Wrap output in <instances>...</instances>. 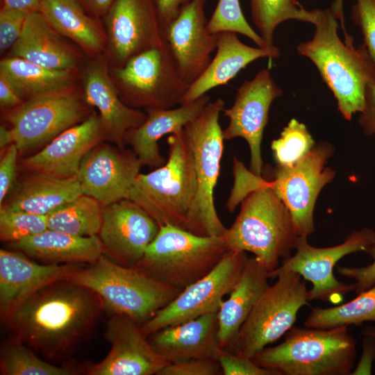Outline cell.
Segmentation results:
<instances>
[{
  "label": "cell",
  "instance_id": "obj_1",
  "mask_svg": "<svg viewBox=\"0 0 375 375\" xmlns=\"http://www.w3.org/2000/svg\"><path fill=\"white\" fill-rule=\"evenodd\" d=\"M100 297L69 279L52 282L26 299L6 322L11 338L44 358H64L90 333L102 311Z\"/></svg>",
  "mask_w": 375,
  "mask_h": 375
},
{
  "label": "cell",
  "instance_id": "obj_2",
  "mask_svg": "<svg viewBox=\"0 0 375 375\" xmlns=\"http://www.w3.org/2000/svg\"><path fill=\"white\" fill-rule=\"evenodd\" d=\"M315 10L313 37L300 43L297 51L314 63L337 100L338 110L350 121L364 110L366 86L375 83V65L362 44L356 48L351 36L344 42L340 38L338 19L330 8Z\"/></svg>",
  "mask_w": 375,
  "mask_h": 375
},
{
  "label": "cell",
  "instance_id": "obj_3",
  "mask_svg": "<svg viewBox=\"0 0 375 375\" xmlns=\"http://www.w3.org/2000/svg\"><path fill=\"white\" fill-rule=\"evenodd\" d=\"M79 265L67 279L93 290L111 314L126 315L140 326L182 291L137 267L122 265L103 253L94 262Z\"/></svg>",
  "mask_w": 375,
  "mask_h": 375
},
{
  "label": "cell",
  "instance_id": "obj_4",
  "mask_svg": "<svg viewBox=\"0 0 375 375\" xmlns=\"http://www.w3.org/2000/svg\"><path fill=\"white\" fill-rule=\"evenodd\" d=\"M222 237L228 250L251 252L267 272L290 257L299 238L286 206L265 187L242 199L238 215Z\"/></svg>",
  "mask_w": 375,
  "mask_h": 375
},
{
  "label": "cell",
  "instance_id": "obj_5",
  "mask_svg": "<svg viewBox=\"0 0 375 375\" xmlns=\"http://www.w3.org/2000/svg\"><path fill=\"white\" fill-rule=\"evenodd\" d=\"M357 343L347 326L290 328L280 344L265 347L251 358L281 375L351 374Z\"/></svg>",
  "mask_w": 375,
  "mask_h": 375
},
{
  "label": "cell",
  "instance_id": "obj_6",
  "mask_svg": "<svg viewBox=\"0 0 375 375\" xmlns=\"http://www.w3.org/2000/svg\"><path fill=\"white\" fill-rule=\"evenodd\" d=\"M168 158L161 167L139 174L127 199L136 203L159 225L187 231L197 190L194 157L183 128L169 135Z\"/></svg>",
  "mask_w": 375,
  "mask_h": 375
},
{
  "label": "cell",
  "instance_id": "obj_7",
  "mask_svg": "<svg viewBox=\"0 0 375 375\" xmlns=\"http://www.w3.org/2000/svg\"><path fill=\"white\" fill-rule=\"evenodd\" d=\"M227 251L222 236H201L166 224L160 226L135 267L183 290L210 272Z\"/></svg>",
  "mask_w": 375,
  "mask_h": 375
},
{
  "label": "cell",
  "instance_id": "obj_8",
  "mask_svg": "<svg viewBox=\"0 0 375 375\" xmlns=\"http://www.w3.org/2000/svg\"><path fill=\"white\" fill-rule=\"evenodd\" d=\"M224 101L209 102L183 128L194 157L197 190L188 220L187 231L201 236H222L226 228L216 211L214 191L220 173L224 150L219 124Z\"/></svg>",
  "mask_w": 375,
  "mask_h": 375
},
{
  "label": "cell",
  "instance_id": "obj_9",
  "mask_svg": "<svg viewBox=\"0 0 375 375\" xmlns=\"http://www.w3.org/2000/svg\"><path fill=\"white\" fill-rule=\"evenodd\" d=\"M81 84L24 101L3 111L19 153L42 149L66 129L81 122L93 111Z\"/></svg>",
  "mask_w": 375,
  "mask_h": 375
},
{
  "label": "cell",
  "instance_id": "obj_10",
  "mask_svg": "<svg viewBox=\"0 0 375 375\" xmlns=\"http://www.w3.org/2000/svg\"><path fill=\"white\" fill-rule=\"evenodd\" d=\"M118 94L135 108H172L188 88L165 41L135 56L119 67H109Z\"/></svg>",
  "mask_w": 375,
  "mask_h": 375
},
{
  "label": "cell",
  "instance_id": "obj_11",
  "mask_svg": "<svg viewBox=\"0 0 375 375\" xmlns=\"http://www.w3.org/2000/svg\"><path fill=\"white\" fill-rule=\"evenodd\" d=\"M262 293L242 326L233 351L252 358L292 328L301 308L308 304V290L302 276L281 271Z\"/></svg>",
  "mask_w": 375,
  "mask_h": 375
},
{
  "label": "cell",
  "instance_id": "obj_12",
  "mask_svg": "<svg viewBox=\"0 0 375 375\" xmlns=\"http://www.w3.org/2000/svg\"><path fill=\"white\" fill-rule=\"evenodd\" d=\"M334 149L321 142L299 162L291 167L276 165L270 179L262 176L256 179V189H272L286 206L298 236L308 237L315 231L313 211L322 188L331 183L335 172L325 167Z\"/></svg>",
  "mask_w": 375,
  "mask_h": 375
},
{
  "label": "cell",
  "instance_id": "obj_13",
  "mask_svg": "<svg viewBox=\"0 0 375 375\" xmlns=\"http://www.w3.org/2000/svg\"><path fill=\"white\" fill-rule=\"evenodd\" d=\"M249 257L244 251L228 250L208 274L183 289L168 305L158 310L141 330L145 336L167 326L217 312L238 281Z\"/></svg>",
  "mask_w": 375,
  "mask_h": 375
},
{
  "label": "cell",
  "instance_id": "obj_14",
  "mask_svg": "<svg viewBox=\"0 0 375 375\" xmlns=\"http://www.w3.org/2000/svg\"><path fill=\"white\" fill-rule=\"evenodd\" d=\"M375 240V231L363 228L349 234L336 246L317 248L310 245L307 237L299 236L293 256L285 259L281 267L267 272L269 278L281 271H291L312 284L308 299L335 302L355 290V284L348 285L336 278L333 269L344 256L357 251H367Z\"/></svg>",
  "mask_w": 375,
  "mask_h": 375
},
{
  "label": "cell",
  "instance_id": "obj_15",
  "mask_svg": "<svg viewBox=\"0 0 375 375\" xmlns=\"http://www.w3.org/2000/svg\"><path fill=\"white\" fill-rule=\"evenodd\" d=\"M103 18L109 67L165 42L154 0H114Z\"/></svg>",
  "mask_w": 375,
  "mask_h": 375
},
{
  "label": "cell",
  "instance_id": "obj_16",
  "mask_svg": "<svg viewBox=\"0 0 375 375\" xmlns=\"http://www.w3.org/2000/svg\"><path fill=\"white\" fill-rule=\"evenodd\" d=\"M283 94L268 69L258 72L251 81H244L238 89L233 106L224 108V116L229 119L223 130L224 140L242 138L247 142L251 153L250 171L262 176L263 162L261 143L269 118V110L274 99Z\"/></svg>",
  "mask_w": 375,
  "mask_h": 375
},
{
  "label": "cell",
  "instance_id": "obj_17",
  "mask_svg": "<svg viewBox=\"0 0 375 375\" xmlns=\"http://www.w3.org/2000/svg\"><path fill=\"white\" fill-rule=\"evenodd\" d=\"M206 1L191 0L162 31L178 72L188 86L204 72L217 49L218 33H211L207 27Z\"/></svg>",
  "mask_w": 375,
  "mask_h": 375
},
{
  "label": "cell",
  "instance_id": "obj_18",
  "mask_svg": "<svg viewBox=\"0 0 375 375\" xmlns=\"http://www.w3.org/2000/svg\"><path fill=\"white\" fill-rule=\"evenodd\" d=\"M159 229L139 206L123 199L103 206L98 237L105 255L122 265L135 267Z\"/></svg>",
  "mask_w": 375,
  "mask_h": 375
},
{
  "label": "cell",
  "instance_id": "obj_19",
  "mask_svg": "<svg viewBox=\"0 0 375 375\" xmlns=\"http://www.w3.org/2000/svg\"><path fill=\"white\" fill-rule=\"evenodd\" d=\"M142 167L133 151L102 142L84 157L77 176L83 194L104 206L128 199Z\"/></svg>",
  "mask_w": 375,
  "mask_h": 375
},
{
  "label": "cell",
  "instance_id": "obj_20",
  "mask_svg": "<svg viewBox=\"0 0 375 375\" xmlns=\"http://www.w3.org/2000/svg\"><path fill=\"white\" fill-rule=\"evenodd\" d=\"M104 141L100 117L93 110L83 121L62 132L41 149L22 158L18 170L59 178L75 176L86 154Z\"/></svg>",
  "mask_w": 375,
  "mask_h": 375
},
{
  "label": "cell",
  "instance_id": "obj_21",
  "mask_svg": "<svg viewBox=\"0 0 375 375\" xmlns=\"http://www.w3.org/2000/svg\"><path fill=\"white\" fill-rule=\"evenodd\" d=\"M105 337L110 351L88 369V375H158L168 364L153 349L140 325L126 315L111 314Z\"/></svg>",
  "mask_w": 375,
  "mask_h": 375
},
{
  "label": "cell",
  "instance_id": "obj_22",
  "mask_svg": "<svg viewBox=\"0 0 375 375\" xmlns=\"http://www.w3.org/2000/svg\"><path fill=\"white\" fill-rule=\"evenodd\" d=\"M81 84L87 103L99 111L106 140L124 149L126 133L140 126L147 113L122 101L105 55L88 59L81 69Z\"/></svg>",
  "mask_w": 375,
  "mask_h": 375
},
{
  "label": "cell",
  "instance_id": "obj_23",
  "mask_svg": "<svg viewBox=\"0 0 375 375\" xmlns=\"http://www.w3.org/2000/svg\"><path fill=\"white\" fill-rule=\"evenodd\" d=\"M81 264L47 265L34 262L17 250H0V312L3 322L29 297L45 285L67 279Z\"/></svg>",
  "mask_w": 375,
  "mask_h": 375
},
{
  "label": "cell",
  "instance_id": "obj_24",
  "mask_svg": "<svg viewBox=\"0 0 375 375\" xmlns=\"http://www.w3.org/2000/svg\"><path fill=\"white\" fill-rule=\"evenodd\" d=\"M7 56L55 70L81 69L89 58L57 32L40 12L28 13L20 37Z\"/></svg>",
  "mask_w": 375,
  "mask_h": 375
},
{
  "label": "cell",
  "instance_id": "obj_25",
  "mask_svg": "<svg viewBox=\"0 0 375 375\" xmlns=\"http://www.w3.org/2000/svg\"><path fill=\"white\" fill-rule=\"evenodd\" d=\"M209 102L210 97L205 94L176 108L147 109L146 119L126 133L124 143L131 145L142 167L153 169L161 167L166 161L160 152L158 144L160 139L181 131Z\"/></svg>",
  "mask_w": 375,
  "mask_h": 375
},
{
  "label": "cell",
  "instance_id": "obj_26",
  "mask_svg": "<svg viewBox=\"0 0 375 375\" xmlns=\"http://www.w3.org/2000/svg\"><path fill=\"white\" fill-rule=\"evenodd\" d=\"M217 312L161 328L148 335V341L168 363L188 358H214L219 347Z\"/></svg>",
  "mask_w": 375,
  "mask_h": 375
},
{
  "label": "cell",
  "instance_id": "obj_27",
  "mask_svg": "<svg viewBox=\"0 0 375 375\" xmlns=\"http://www.w3.org/2000/svg\"><path fill=\"white\" fill-rule=\"evenodd\" d=\"M216 50L214 58L204 72L188 87L180 105L195 101L209 90L227 84L254 60L262 58H278L267 49L244 44L236 33L230 31L218 33Z\"/></svg>",
  "mask_w": 375,
  "mask_h": 375
},
{
  "label": "cell",
  "instance_id": "obj_28",
  "mask_svg": "<svg viewBox=\"0 0 375 375\" xmlns=\"http://www.w3.org/2000/svg\"><path fill=\"white\" fill-rule=\"evenodd\" d=\"M267 272L256 258H249L229 297L218 312V346L233 352L239 331L269 286Z\"/></svg>",
  "mask_w": 375,
  "mask_h": 375
},
{
  "label": "cell",
  "instance_id": "obj_29",
  "mask_svg": "<svg viewBox=\"0 0 375 375\" xmlns=\"http://www.w3.org/2000/svg\"><path fill=\"white\" fill-rule=\"evenodd\" d=\"M15 181L1 207L47 215L83 194L76 176L59 178L39 173H24Z\"/></svg>",
  "mask_w": 375,
  "mask_h": 375
},
{
  "label": "cell",
  "instance_id": "obj_30",
  "mask_svg": "<svg viewBox=\"0 0 375 375\" xmlns=\"http://www.w3.org/2000/svg\"><path fill=\"white\" fill-rule=\"evenodd\" d=\"M40 12L57 32L89 58L105 55L107 37L104 24L90 15L78 0H42Z\"/></svg>",
  "mask_w": 375,
  "mask_h": 375
},
{
  "label": "cell",
  "instance_id": "obj_31",
  "mask_svg": "<svg viewBox=\"0 0 375 375\" xmlns=\"http://www.w3.org/2000/svg\"><path fill=\"white\" fill-rule=\"evenodd\" d=\"M9 246L47 265L90 264L103 253L98 235L76 236L49 228Z\"/></svg>",
  "mask_w": 375,
  "mask_h": 375
},
{
  "label": "cell",
  "instance_id": "obj_32",
  "mask_svg": "<svg viewBox=\"0 0 375 375\" xmlns=\"http://www.w3.org/2000/svg\"><path fill=\"white\" fill-rule=\"evenodd\" d=\"M81 69H51L8 56L0 61V76L12 87L24 101L80 84Z\"/></svg>",
  "mask_w": 375,
  "mask_h": 375
},
{
  "label": "cell",
  "instance_id": "obj_33",
  "mask_svg": "<svg viewBox=\"0 0 375 375\" xmlns=\"http://www.w3.org/2000/svg\"><path fill=\"white\" fill-rule=\"evenodd\" d=\"M103 208L97 199L82 194L47 215V227L76 236L98 235Z\"/></svg>",
  "mask_w": 375,
  "mask_h": 375
},
{
  "label": "cell",
  "instance_id": "obj_34",
  "mask_svg": "<svg viewBox=\"0 0 375 375\" xmlns=\"http://www.w3.org/2000/svg\"><path fill=\"white\" fill-rule=\"evenodd\" d=\"M253 22L260 33L266 47L279 56L274 44V32L282 22L297 19L314 24L316 10L308 11L297 0H250Z\"/></svg>",
  "mask_w": 375,
  "mask_h": 375
},
{
  "label": "cell",
  "instance_id": "obj_35",
  "mask_svg": "<svg viewBox=\"0 0 375 375\" xmlns=\"http://www.w3.org/2000/svg\"><path fill=\"white\" fill-rule=\"evenodd\" d=\"M366 322H375V285L345 303L327 308H312L303 325L326 329L360 325Z\"/></svg>",
  "mask_w": 375,
  "mask_h": 375
},
{
  "label": "cell",
  "instance_id": "obj_36",
  "mask_svg": "<svg viewBox=\"0 0 375 375\" xmlns=\"http://www.w3.org/2000/svg\"><path fill=\"white\" fill-rule=\"evenodd\" d=\"M81 372L70 365L57 366L47 362L33 349L12 338L1 350V375H76Z\"/></svg>",
  "mask_w": 375,
  "mask_h": 375
},
{
  "label": "cell",
  "instance_id": "obj_37",
  "mask_svg": "<svg viewBox=\"0 0 375 375\" xmlns=\"http://www.w3.org/2000/svg\"><path fill=\"white\" fill-rule=\"evenodd\" d=\"M315 145L306 126L292 118L278 139L271 144L276 165L291 167L303 158Z\"/></svg>",
  "mask_w": 375,
  "mask_h": 375
},
{
  "label": "cell",
  "instance_id": "obj_38",
  "mask_svg": "<svg viewBox=\"0 0 375 375\" xmlns=\"http://www.w3.org/2000/svg\"><path fill=\"white\" fill-rule=\"evenodd\" d=\"M207 27L211 33L230 31L244 35L258 47L267 49L261 36L246 20L239 0H218Z\"/></svg>",
  "mask_w": 375,
  "mask_h": 375
},
{
  "label": "cell",
  "instance_id": "obj_39",
  "mask_svg": "<svg viewBox=\"0 0 375 375\" xmlns=\"http://www.w3.org/2000/svg\"><path fill=\"white\" fill-rule=\"evenodd\" d=\"M48 229L47 216L24 210L0 208V240L8 244Z\"/></svg>",
  "mask_w": 375,
  "mask_h": 375
},
{
  "label": "cell",
  "instance_id": "obj_40",
  "mask_svg": "<svg viewBox=\"0 0 375 375\" xmlns=\"http://www.w3.org/2000/svg\"><path fill=\"white\" fill-rule=\"evenodd\" d=\"M214 358L219 362L224 375H281L276 370L258 365L250 357L219 347L215 351Z\"/></svg>",
  "mask_w": 375,
  "mask_h": 375
},
{
  "label": "cell",
  "instance_id": "obj_41",
  "mask_svg": "<svg viewBox=\"0 0 375 375\" xmlns=\"http://www.w3.org/2000/svg\"><path fill=\"white\" fill-rule=\"evenodd\" d=\"M351 19L363 36L364 46L375 65V0H356L352 8Z\"/></svg>",
  "mask_w": 375,
  "mask_h": 375
},
{
  "label": "cell",
  "instance_id": "obj_42",
  "mask_svg": "<svg viewBox=\"0 0 375 375\" xmlns=\"http://www.w3.org/2000/svg\"><path fill=\"white\" fill-rule=\"evenodd\" d=\"M29 12L2 6L0 10V52L8 51L20 37Z\"/></svg>",
  "mask_w": 375,
  "mask_h": 375
},
{
  "label": "cell",
  "instance_id": "obj_43",
  "mask_svg": "<svg viewBox=\"0 0 375 375\" xmlns=\"http://www.w3.org/2000/svg\"><path fill=\"white\" fill-rule=\"evenodd\" d=\"M223 374L214 358H188L169 362L158 375H219Z\"/></svg>",
  "mask_w": 375,
  "mask_h": 375
},
{
  "label": "cell",
  "instance_id": "obj_44",
  "mask_svg": "<svg viewBox=\"0 0 375 375\" xmlns=\"http://www.w3.org/2000/svg\"><path fill=\"white\" fill-rule=\"evenodd\" d=\"M0 159V206L11 191L18 170V149L15 143L1 149Z\"/></svg>",
  "mask_w": 375,
  "mask_h": 375
},
{
  "label": "cell",
  "instance_id": "obj_45",
  "mask_svg": "<svg viewBox=\"0 0 375 375\" xmlns=\"http://www.w3.org/2000/svg\"><path fill=\"white\" fill-rule=\"evenodd\" d=\"M373 259L365 267H338L340 274L356 281L355 291L359 294L375 285V240L366 251Z\"/></svg>",
  "mask_w": 375,
  "mask_h": 375
},
{
  "label": "cell",
  "instance_id": "obj_46",
  "mask_svg": "<svg viewBox=\"0 0 375 375\" xmlns=\"http://www.w3.org/2000/svg\"><path fill=\"white\" fill-rule=\"evenodd\" d=\"M365 105L360 112L358 123L366 135L375 134V83H369L365 88Z\"/></svg>",
  "mask_w": 375,
  "mask_h": 375
},
{
  "label": "cell",
  "instance_id": "obj_47",
  "mask_svg": "<svg viewBox=\"0 0 375 375\" xmlns=\"http://www.w3.org/2000/svg\"><path fill=\"white\" fill-rule=\"evenodd\" d=\"M191 0H154L160 24L163 29Z\"/></svg>",
  "mask_w": 375,
  "mask_h": 375
},
{
  "label": "cell",
  "instance_id": "obj_48",
  "mask_svg": "<svg viewBox=\"0 0 375 375\" xmlns=\"http://www.w3.org/2000/svg\"><path fill=\"white\" fill-rule=\"evenodd\" d=\"M375 360V340L363 335L362 352L360 359L351 374H371L373 363Z\"/></svg>",
  "mask_w": 375,
  "mask_h": 375
},
{
  "label": "cell",
  "instance_id": "obj_49",
  "mask_svg": "<svg viewBox=\"0 0 375 375\" xmlns=\"http://www.w3.org/2000/svg\"><path fill=\"white\" fill-rule=\"evenodd\" d=\"M24 101L17 94L12 87L1 76H0V108L1 110H8L21 105Z\"/></svg>",
  "mask_w": 375,
  "mask_h": 375
},
{
  "label": "cell",
  "instance_id": "obj_50",
  "mask_svg": "<svg viewBox=\"0 0 375 375\" xmlns=\"http://www.w3.org/2000/svg\"><path fill=\"white\" fill-rule=\"evenodd\" d=\"M84 9L92 17L101 19L108 12L114 0H78Z\"/></svg>",
  "mask_w": 375,
  "mask_h": 375
},
{
  "label": "cell",
  "instance_id": "obj_51",
  "mask_svg": "<svg viewBox=\"0 0 375 375\" xmlns=\"http://www.w3.org/2000/svg\"><path fill=\"white\" fill-rule=\"evenodd\" d=\"M4 6L26 11L40 12L42 0H2Z\"/></svg>",
  "mask_w": 375,
  "mask_h": 375
},
{
  "label": "cell",
  "instance_id": "obj_52",
  "mask_svg": "<svg viewBox=\"0 0 375 375\" xmlns=\"http://www.w3.org/2000/svg\"><path fill=\"white\" fill-rule=\"evenodd\" d=\"M14 143L13 135L8 126H0V148L1 150Z\"/></svg>",
  "mask_w": 375,
  "mask_h": 375
},
{
  "label": "cell",
  "instance_id": "obj_53",
  "mask_svg": "<svg viewBox=\"0 0 375 375\" xmlns=\"http://www.w3.org/2000/svg\"><path fill=\"white\" fill-rule=\"evenodd\" d=\"M361 333L362 336H369L375 340V326H369L364 328Z\"/></svg>",
  "mask_w": 375,
  "mask_h": 375
}]
</instances>
